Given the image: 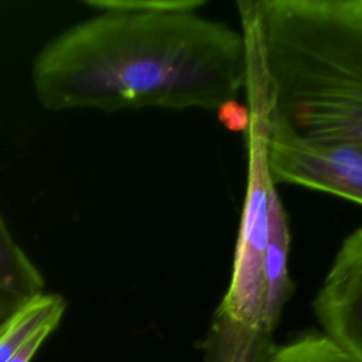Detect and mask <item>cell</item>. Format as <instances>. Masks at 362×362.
Segmentation results:
<instances>
[{"label": "cell", "instance_id": "obj_1", "mask_svg": "<svg viewBox=\"0 0 362 362\" xmlns=\"http://www.w3.org/2000/svg\"><path fill=\"white\" fill-rule=\"evenodd\" d=\"M95 13L33 62L48 110H219L246 81L243 34L199 14L205 0H88Z\"/></svg>", "mask_w": 362, "mask_h": 362}, {"label": "cell", "instance_id": "obj_2", "mask_svg": "<svg viewBox=\"0 0 362 362\" xmlns=\"http://www.w3.org/2000/svg\"><path fill=\"white\" fill-rule=\"evenodd\" d=\"M269 124L362 147V0H255Z\"/></svg>", "mask_w": 362, "mask_h": 362}, {"label": "cell", "instance_id": "obj_3", "mask_svg": "<svg viewBox=\"0 0 362 362\" xmlns=\"http://www.w3.org/2000/svg\"><path fill=\"white\" fill-rule=\"evenodd\" d=\"M246 45L247 181L228 290L199 344L208 362H264L276 346L280 318L266 298L264 256L269 230V197L276 182L267 161L269 105L256 25L240 24Z\"/></svg>", "mask_w": 362, "mask_h": 362}, {"label": "cell", "instance_id": "obj_4", "mask_svg": "<svg viewBox=\"0 0 362 362\" xmlns=\"http://www.w3.org/2000/svg\"><path fill=\"white\" fill-rule=\"evenodd\" d=\"M267 161L277 182L301 185L362 205V147L296 140L269 130Z\"/></svg>", "mask_w": 362, "mask_h": 362}, {"label": "cell", "instance_id": "obj_5", "mask_svg": "<svg viewBox=\"0 0 362 362\" xmlns=\"http://www.w3.org/2000/svg\"><path fill=\"white\" fill-rule=\"evenodd\" d=\"M313 311L321 332L362 362V228L342 240Z\"/></svg>", "mask_w": 362, "mask_h": 362}, {"label": "cell", "instance_id": "obj_6", "mask_svg": "<svg viewBox=\"0 0 362 362\" xmlns=\"http://www.w3.org/2000/svg\"><path fill=\"white\" fill-rule=\"evenodd\" d=\"M44 277L7 228L0 212V321L44 293Z\"/></svg>", "mask_w": 362, "mask_h": 362}, {"label": "cell", "instance_id": "obj_7", "mask_svg": "<svg viewBox=\"0 0 362 362\" xmlns=\"http://www.w3.org/2000/svg\"><path fill=\"white\" fill-rule=\"evenodd\" d=\"M65 310L66 301L61 294L44 291L0 321V362H7L40 328H57Z\"/></svg>", "mask_w": 362, "mask_h": 362}, {"label": "cell", "instance_id": "obj_8", "mask_svg": "<svg viewBox=\"0 0 362 362\" xmlns=\"http://www.w3.org/2000/svg\"><path fill=\"white\" fill-rule=\"evenodd\" d=\"M264 362H361L324 332H307L274 346Z\"/></svg>", "mask_w": 362, "mask_h": 362}, {"label": "cell", "instance_id": "obj_9", "mask_svg": "<svg viewBox=\"0 0 362 362\" xmlns=\"http://www.w3.org/2000/svg\"><path fill=\"white\" fill-rule=\"evenodd\" d=\"M219 120L230 130H246L249 123L247 106L238 105L236 100L223 105L219 110Z\"/></svg>", "mask_w": 362, "mask_h": 362}, {"label": "cell", "instance_id": "obj_10", "mask_svg": "<svg viewBox=\"0 0 362 362\" xmlns=\"http://www.w3.org/2000/svg\"><path fill=\"white\" fill-rule=\"evenodd\" d=\"M55 329V327H42L35 331L16 352L7 362H30L42 342L48 338V335Z\"/></svg>", "mask_w": 362, "mask_h": 362}]
</instances>
